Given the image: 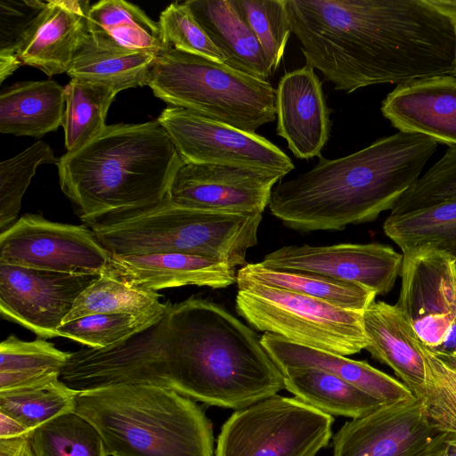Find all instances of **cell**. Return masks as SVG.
I'll use <instances>...</instances> for the list:
<instances>
[{"mask_svg":"<svg viewBox=\"0 0 456 456\" xmlns=\"http://www.w3.org/2000/svg\"><path fill=\"white\" fill-rule=\"evenodd\" d=\"M32 431L15 418L0 411V439L28 436Z\"/></svg>","mask_w":456,"mask_h":456,"instance_id":"obj_43","label":"cell"},{"mask_svg":"<svg viewBox=\"0 0 456 456\" xmlns=\"http://www.w3.org/2000/svg\"><path fill=\"white\" fill-rule=\"evenodd\" d=\"M156 53L99 47L89 37L76 55L68 75L122 90L144 86Z\"/></svg>","mask_w":456,"mask_h":456,"instance_id":"obj_29","label":"cell"},{"mask_svg":"<svg viewBox=\"0 0 456 456\" xmlns=\"http://www.w3.org/2000/svg\"><path fill=\"white\" fill-rule=\"evenodd\" d=\"M71 354L44 338L25 341L8 336L0 344V391L61 378Z\"/></svg>","mask_w":456,"mask_h":456,"instance_id":"obj_30","label":"cell"},{"mask_svg":"<svg viewBox=\"0 0 456 456\" xmlns=\"http://www.w3.org/2000/svg\"><path fill=\"white\" fill-rule=\"evenodd\" d=\"M29 441L35 456H109L98 430L75 411L34 429Z\"/></svg>","mask_w":456,"mask_h":456,"instance_id":"obj_34","label":"cell"},{"mask_svg":"<svg viewBox=\"0 0 456 456\" xmlns=\"http://www.w3.org/2000/svg\"><path fill=\"white\" fill-rule=\"evenodd\" d=\"M39 0L0 1V53H15L20 39L44 9Z\"/></svg>","mask_w":456,"mask_h":456,"instance_id":"obj_41","label":"cell"},{"mask_svg":"<svg viewBox=\"0 0 456 456\" xmlns=\"http://www.w3.org/2000/svg\"><path fill=\"white\" fill-rule=\"evenodd\" d=\"M260 338L220 305L190 297L167 302L159 321L124 343L72 353L65 377L78 392L150 385L238 411L285 389Z\"/></svg>","mask_w":456,"mask_h":456,"instance_id":"obj_1","label":"cell"},{"mask_svg":"<svg viewBox=\"0 0 456 456\" xmlns=\"http://www.w3.org/2000/svg\"><path fill=\"white\" fill-rule=\"evenodd\" d=\"M59 161L48 143L37 141L0 163V233L17 221L22 197L37 167L44 164L57 166Z\"/></svg>","mask_w":456,"mask_h":456,"instance_id":"obj_36","label":"cell"},{"mask_svg":"<svg viewBox=\"0 0 456 456\" xmlns=\"http://www.w3.org/2000/svg\"><path fill=\"white\" fill-rule=\"evenodd\" d=\"M383 229L402 252L431 247L456 260V198L418 210L389 215Z\"/></svg>","mask_w":456,"mask_h":456,"instance_id":"obj_28","label":"cell"},{"mask_svg":"<svg viewBox=\"0 0 456 456\" xmlns=\"http://www.w3.org/2000/svg\"><path fill=\"white\" fill-rule=\"evenodd\" d=\"M185 163L230 164L264 168L285 175L290 158L265 137L168 106L157 118Z\"/></svg>","mask_w":456,"mask_h":456,"instance_id":"obj_13","label":"cell"},{"mask_svg":"<svg viewBox=\"0 0 456 456\" xmlns=\"http://www.w3.org/2000/svg\"><path fill=\"white\" fill-rule=\"evenodd\" d=\"M305 65L336 90L453 75L456 25L427 0H285Z\"/></svg>","mask_w":456,"mask_h":456,"instance_id":"obj_2","label":"cell"},{"mask_svg":"<svg viewBox=\"0 0 456 456\" xmlns=\"http://www.w3.org/2000/svg\"><path fill=\"white\" fill-rule=\"evenodd\" d=\"M260 264L360 284L376 295H384L394 288L401 273L403 254L380 243L289 245L270 252Z\"/></svg>","mask_w":456,"mask_h":456,"instance_id":"obj_15","label":"cell"},{"mask_svg":"<svg viewBox=\"0 0 456 456\" xmlns=\"http://www.w3.org/2000/svg\"><path fill=\"white\" fill-rule=\"evenodd\" d=\"M0 456H35L29 436L0 439Z\"/></svg>","mask_w":456,"mask_h":456,"instance_id":"obj_42","label":"cell"},{"mask_svg":"<svg viewBox=\"0 0 456 456\" xmlns=\"http://www.w3.org/2000/svg\"><path fill=\"white\" fill-rule=\"evenodd\" d=\"M363 328L368 338L365 350L389 366L414 396L423 400L426 374L419 338L398 307L374 301L363 311Z\"/></svg>","mask_w":456,"mask_h":456,"instance_id":"obj_22","label":"cell"},{"mask_svg":"<svg viewBox=\"0 0 456 456\" xmlns=\"http://www.w3.org/2000/svg\"><path fill=\"white\" fill-rule=\"evenodd\" d=\"M334 418L296 397L274 395L235 411L215 456H316L332 438Z\"/></svg>","mask_w":456,"mask_h":456,"instance_id":"obj_9","label":"cell"},{"mask_svg":"<svg viewBox=\"0 0 456 456\" xmlns=\"http://www.w3.org/2000/svg\"><path fill=\"white\" fill-rule=\"evenodd\" d=\"M157 322L126 313L96 314L62 323L59 337L93 349H108L126 342Z\"/></svg>","mask_w":456,"mask_h":456,"instance_id":"obj_37","label":"cell"},{"mask_svg":"<svg viewBox=\"0 0 456 456\" xmlns=\"http://www.w3.org/2000/svg\"><path fill=\"white\" fill-rule=\"evenodd\" d=\"M260 341L281 370L290 368L321 370L359 387L382 404H394L415 398L403 382L372 367L365 361H356L299 345L269 332H265Z\"/></svg>","mask_w":456,"mask_h":456,"instance_id":"obj_21","label":"cell"},{"mask_svg":"<svg viewBox=\"0 0 456 456\" xmlns=\"http://www.w3.org/2000/svg\"><path fill=\"white\" fill-rule=\"evenodd\" d=\"M260 213L189 208L167 195L159 203L112 216L89 227L113 255L183 253L207 256L232 267L246 265L257 244Z\"/></svg>","mask_w":456,"mask_h":456,"instance_id":"obj_6","label":"cell"},{"mask_svg":"<svg viewBox=\"0 0 456 456\" xmlns=\"http://www.w3.org/2000/svg\"><path fill=\"white\" fill-rule=\"evenodd\" d=\"M450 440L415 397L345 422L332 436V456H444Z\"/></svg>","mask_w":456,"mask_h":456,"instance_id":"obj_12","label":"cell"},{"mask_svg":"<svg viewBox=\"0 0 456 456\" xmlns=\"http://www.w3.org/2000/svg\"><path fill=\"white\" fill-rule=\"evenodd\" d=\"M437 143L398 132L342 158L320 157L310 170L273 187L270 212L304 232L373 221L418 181Z\"/></svg>","mask_w":456,"mask_h":456,"instance_id":"obj_3","label":"cell"},{"mask_svg":"<svg viewBox=\"0 0 456 456\" xmlns=\"http://www.w3.org/2000/svg\"><path fill=\"white\" fill-rule=\"evenodd\" d=\"M454 75H456V71H455V74H454Z\"/></svg>","mask_w":456,"mask_h":456,"instance_id":"obj_47","label":"cell"},{"mask_svg":"<svg viewBox=\"0 0 456 456\" xmlns=\"http://www.w3.org/2000/svg\"><path fill=\"white\" fill-rule=\"evenodd\" d=\"M110 253L86 224L25 214L0 233V263L49 272L102 274Z\"/></svg>","mask_w":456,"mask_h":456,"instance_id":"obj_11","label":"cell"},{"mask_svg":"<svg viewBox=\"0 0 456 456\" xmlns=\"http://www.w3.org/2000/svg\"><path fill=\"white\" fill-rule=\"evenodd\" d=\"M184 163L158 119L107 126L57 165L62 192L89 226L159 203Z\"/></svg>","mask_w":456,"mask_h":456,"instance_id":"obj_4","label":"cell"},{"mask_svg":"<svg viewBox=\"0 0 456 456\" xmlns=\"http://www.w3.org/2000/svg\"><path fill=\"white\" fill-rule=\"evenodd\" d=\"M75 412L98 430L109 456H215L211 420L173 390L116 384L80 391Z\"/></svg>","mask_w":456,"mask_h":456,"instance_id":"obj_5","label":"cell"},{"mask_svg":"<svg viewBox=\"0 0 456 456\" xmlns=\"http://www.w3.org/2000/svg\"><path fill=\"white\" fill-rule=\"evenodd\" d=\"M88 28L99 47L156 54L167 49L159 22L124 0H102L91 5Z\"/></svg>","mask_w":456,"mask_h":456,"instance_id":"obj_25","label":"cell"},{"mask_svg":"<svg viewBox=\"0 0 456 456\" xmlns=\"http://www.w3.org/2000/svg\"><path fill=\"white\" fill-rule=\"evenodd\" d=\"M281 372L286 390L331 416L356 419L384 405L359 387L321 370L290 368Z\"/></svg>","mask_w":456,"mask_h":456,"instance_id":"obj_26","label":"cell"},{"mask_svg":"<svg viewBox=\"0 0 456 456\" xmlns=\"http://www.w3.org/2000/svg\"><path fill=\"white\" fill-rule=\"evenodd\" d=\"M88 0H48L15 49L21 65L48 77L68 73L90 37Z\"/></svg>","mask_w":456,"mask_h":456,"instance_id":"obj_18","label":"cell"},{"mask_svg":"<svg viewBox=\"0 0 456 456\" xmlns=\"http://www.w3.org/2000/svg\"><path fill=\"white\" fill-rule=\"evenodd\" d=\"M432 6L448 16L456 25V0H427Z\"/></svg>","mask_w":456,"mask_h":456,"instance_id":"obj_45","label":"cell"},{"mask_svg":"<svg viewBox=\"0 0 456 456\" xmlns=\"http://www.w3.org/2000/svg\"><path fill=\"white\" fill-rule=\"evenodd\" d=\"M77 395V391L57 378L0 391V411L34 430L59 416L74 412Z\"/></svg>","mask_w":456,"mask_h":456,"instance_id":"obj_33","label":"cell"},{"mask_svg":"<svg viewBox=\"0 0 456 456\" xmlns=\"http://www.w3.org/2000/svg\"><path fill=\"white\" fill-rule=\"evenodd\" d=\"M168 106L255 133L276 118V89L269 81L172 48L159 52L147 85Z\"/></svg>","mask_w":456,"mask_h":456,"instance_id":"obj_7","label":"cell"},{"mask_svg":"<svg viewBox=\"0 0 456 456\" xmlns=\"http://www.w3.org/2000/svg\"><path fill=\"white\" fill-rule=\"evenodd\" d=\"M101 274L49 272L0 263V313L42 338L57 330L77 297Z\"/></svg>","mask_w":456,"mask_h":456,"instance_id":"obj_14","label":"cell"},{"mask_svg":"<svg viewBox=\"0 0 456 456\" xmlns=\"http://www.w3.org/2000/svg\"><path fill=\"white\" fill-rule=\"evenodd\" d=\"M160 297L156 291L132 286L104 272L77 297L62 323L109 313H126L158 322L167 309Z\"/></svg>","mask_w":456,"mask_h":456,"instance_id":"obj_31","label":"cell"},{"mask_svg":"<svg viewBox=\"0 0 456 456\" xmlns=\"http://www.w3.org/2000/svg\"><path fill=\"white\" fill-rule=\"evenodd\" d=\"M236 283L237 313L260 331L344 356L368 345L363 312L252 281Z\"/></svg>","mask_w":456,"mask_h":456,"instance_id":"obj_8","label":"cell"},{"mask_svg":"<svg viewBox=\"0 0 456 456\" xmlns=\"http://www.w3.org/2000/svg\"><path fill=\"white\" fill-rule=\"evenodd\" d=\"M380 110L399 132L456 147V75L397 85L383 100Z\"/></svg>","mask_w":456,"mask_h":456,"instance_id":"obj_19","label":"cell"},{"mask_svg":"<svg viewBox=\"0 0 456 456\" xmlns=\"http://www.w3.org/2000/svg\"><path fill=\"white\" fill-rule=\"evenodd\" d=\"M65 88L62 123L68 152L77 151L96 138L107 126L108 110L118 93L106 85L71 78Z\"/></svg>","mask_w":456,"mask_h":456,"instance_id":"obj_32","label":"cell"},{"mask_svg":"<svg viewBox=\"0 0 456 456\" xmlns=\"http://www.w3.org/2000/svg\"><path fill=\"white\" fill-rule=\"evenodd\" d=\"M444 456H456V438L451 437Z\"/></svg>","mask_w":456,"mask_h":456,"instance_id":"obj_46","label":"cell"},{"mask_svg":"<svg viewBox=\"0 0 456 456\" xmlns=\"http://www.w3.org/2000/svg\"><path fill=\"white\" fill-rule=\"evenodd\" d=\"M65 88L54 80L13 84L0 95V132L39 138L62 126Z\"/></svg>","mask_w":456,"mask_h":456,"instance_id":"obj_24","label":"cell"},{"mask_svg":"<svg viewBox=\"0 0 456 456\" xmlns=\"http://www.w3.org/2000/svg\"><path fill=\"white\" fill-rule=\"evenodd\" d=\"M425 364L426 414L438 430L456 438V356L438 357L418 340Z\"/></svg>","mask_w":456,"mask_h":456,"instance_id":"obj_35","label":"cell"},{"mask_svg":"<svg viewBox=\"0 0 456 456\" xmlns=\"http://www.w3.org/2000/svg\"><path fill=\"white\" fill-rule=\"evenodd\" d=\"M402 254L395 305L435 355L456 356V260L431 247Z\"/></svg>","mask_w":456,"mask_h":456,"instance_id":"obj_10","label":"cell"},{"mask_svg":"<svg viewBox=\"0 0 456 456\" xmlns=\"http://www.w3.org/2000/svg\"><path fill=\"white\" fill-rule=\"evenodd\" d=\"M238 281L259 282L361 312L373 303L377 296L360 284L313 273L273 269L260 263L242 266L237 273Z\"/></svg>","mask_w":456,"mask_h":456,"instance_id":"obj_27","label":"cell"},{"mask_svg":"<svg viewBox=\"0 0 456 456\" xmlns=\"http://www.w3.org/2000/svg\"><path fill=\"white\" fill-rule=\"evenodd\" d=\"M330 110L322 82L307 65L285 73L276 88V133L300 159L321 157L330 138Z\"/></svg>","mask_w":456,"mask_h":456,"instance_id":"obj_17","label":"cell"},{"mask_svg":"<svg viewBox=\"0 0 456 456\" xmlns=\"http://www.w3.org/2000/svg\"><path fill=\"white\" fill-rule=\"evenodd\" d=\"M284 174L230 164L183 163L167 196L182 206L229 212L260 213Z\"/></svg>","mask_w":456,"mask_h":456,"instance_id":"obj_16","label":"cell"},{"mask_svg":"<svg viewBox=\"0 0 456 456\" xmlns=\"http://www.w3.org/2000/svg\"><path fill=\"white\" fill-rule=\"evenodd\" d=\"M158 22L167 49L225 64V56L211 41L185 2H174L167 5L161 12Z\"/></svg>","mask_w":456,"mask_h":456,"instance_id":"obj_39","label":"cell"},{"mask_svg":"<svg viewBox=\"0 0 456 456\" xmlns=\"http://www.w3.org/2000/svg\"><path fill=\"white\" fill-rule=\"evenodd\" d=\"M105 273L132 286L156 292L187 285L224 289L236 282L237 276L235 268L226 263L183 253L110 254Z\"/></svg>","mask_w":456,"mask_h":456,"instance_id":"obj_20","label":"cell"},{"mask_svg":"<svg viewBox=\"0 0 456 456\" xmlns=\"http://www.w3.org/2000/svg\"><path fill=\"white\" fill-rule=\"evenodd\" d=\"M193 16L225 56V65L268 81L273 75L266 57L235 0H187Z\"/></svg>","mask_w":456,"mask_h":456,"instance_id":"obj_23","label":"cell"},{"mask_svg":"<svg viewBox=\"0 0 456 456\" xmlns=\"http://www.w3.org/2000/svg\"><path fill=\"white\" fill-rule=\"evenodd\" d=\"M21 65L15 53H0V82L11 76Z\"/></svg>","mask_w":456,"mask_h":456,"instance_id":"obj_44","label":"cell"},{"mask_svg":"<svg viewBox=\"0 0 456 456\" xmlns=\"http://www.w3.org/2000/svg\"><path fill=\"white\" fill-rule=\"evenodd\" d=\"M456 198V147H449L400 198L390 215H400Z\"/></svg>","mask_w":456,"mask_h":456,"instance_id":"obj_40","label":"cell"},{"mask_svg":"<svg viewBox=\"0 0 456 456\" xmlns=\"http://www.w3.org/2000/svg\"><path fill=\"white\" fill-rule=\"evenodd\" d=\"M237 8L256 37L273 74L283 58L291 27L285 0H235Z\"/></svg>","mask_w":456,"mask_h":456,"instance_id":"obj_38","label":"cell"}]
</instances>
